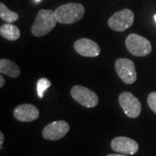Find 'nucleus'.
<instances>
[{
    "mask_svg": "<svg viewBox=\"0 0 156 156\" xmlns=\"http://www.w3.org/2000/svg\"><path fill=\"white\" fill-rule=\"evenodd\" d=\"M106 156H128L126 154H108Z\"/></svg>",
    "mask_w": 156,
    "mask_h": 156,
    "instance_id": "nucleus-19",
    "label": "nucleus"
},
{
    "mask_svg": "<svg viewBox=\"0 0 156 156\" xmlns=\"http://www.w3.org/2000/svg\"><path fill=\"white\" fill-rule=\"evenodd\" d=\"M38 108L32 104H21L15 108L13 111V116L18 122H30L38 119Z\"/></svg>",
    "mask_w": 156,
    "mask_h": 156,
    "instance_id": "nucleus-11",
    "label": "nucleus"
},
{
    "mask_svg": "<svg viewBox=\"0 0 156 156\" xmlns=\"http://www.w3.org/2000/svg\"><path fill=\"white\" fill-rule=\"evenodd\" d=\"M154 20H155V22H156V15H154Z\"/></svg>",
    "mask_w": 156,
    "mask_h": 156,
    "instance_id": "nucleus-20",
    "label": "nucleus"
},
{
    "mask_svg": "<svg viewBox=\"0 0 156 156\" xmlns=\"http://www.w3.org/2000/svg\"><path fill=\"white\" fill-rule=\"evenodd\" d=\"M147 103L154 113L156 114V92H152L147 96Z\"/></svg>",
    "mask_w": 156,
    "mask_h": 156,
    "instance_id": "nucleus-16",
    "label": "nucleus"
},
{
    "mask_svg": "<svg viewBox=\"0 0 156 156\" xmlns=\"http://www.w3.org/2000/svg\"><path fill=\"white\" fill-rule=\"evenodd\" d=\"M0 34L4 38L10 41H17L20 37V30L17 26L7 23L5 24L1 25Z\"/></svg>",
    "mask_w": 156,
    "mask_h": 156,
    "instance_id": "nucleus-13",
    "label": "nucleus"
},
{
    "mask_svg": "<svg viewBox=\"0 0 156 156\" xmlns=\"http://www.w3.org/2000/svg\"><path fill=\"white\" fill-rule=\"evenodd\" d=\"M51 86V82L47 78H40L37 83V95L40 99L44 98L45 91Z\"/></svg>",
    "mask_w": 156,
    "mask_h": 156,
    "instance_id": "nucleus-15",
    "label": "nucleus"
},
{
    "mask_svg": "<svg viewBox=\"0 0 156 156\" xmlns=\"http://www.w3.org/2000/svg\"><path fill=\"white\" fill-rule=\"evenodd\" d=\"M5 83V80L4 76H3V75L1 74V76H0V88L4 87Z\"/></svg>",
    "mask_w": 156,
    "mask_h": 156,
    "instance_id": "nucleus-18",
    "label": "nucleus"
},
{
    "mask_svg": "<svg viewBox=\"0 0 156 156\" xmlns=\"http://www.w3.org/2000/svg\"><path fill=\"white\" fill-rule=\"evenodd\" d=\"M110 146L115 152L126 155L135 154L139 150V144L134 140L125 136L115 137L112 140Z\"/></svg>",
    "mask_w": 156,
    "mask_h": 156,
    "instance_id": "nucleus-9",
    "label": "nucleus"
},
{
    "mask_svg": "<svg viewBox=\"0 0 156 156\" xmlns=\"http://www.w3.org/2000/svg\"><path fill=\"white\" fill-rule=\"evenodd\" d=\"M84 13V6L77 3L65 4L55 10L57 22L62 24H71L78 22L83 17Z\"/></svg>",
    "mask_w": 156,
    "mask_h": 156,
    "instance_id": "nucleus-2",
    "label": "nucleus"
},
{
    "mask_svg": "<svg viewBox=\"0 0 156 156\" xmlns=\"http://www.w3.org/2000/svg\"><path fill=\"white\" fill-rule=\"evenodd\" d=\"M4 134L2 132H0V149H3V143H4Z\"/></svg>",
    "mask_w": 156,
    "mask_h": 156,
    "instance_id": "nucleus-17",
    "label": "nucleus"
},
{
    "mask_svg": "<svg viewBox=\"0 0 156 156\" xmlns=\"http://www.w3.org/2000/svg\"><path fill=\"white\" fill-rule=\"evenodd\" d=\"M134 13L129 9H123L113 14L108 21L109 28L115 31L122 32L133 25Z\"/></svg>",
    "mask_w": 156,
    "mask_h": 156,
    "instance_id": "nucleus-4",
    "label": "nucleus"
},
{
    "mask_svg": "<svg viewBox=\"0 0 156 156\" xmlns=\"http://www.w3.org/2000/svg\"><path fill=\"white\" fill-rule=\"evenodd\" d=\"M36 1H37V2H39V1H41V0H36Z\"/></svg>",
    "mask_w": 156,
    "mask_h": 156,
    "instance_id": "nucleus-21",
    "label": "nucleus"
},
{
    "mask_svg": "<svg viewBox=\"0 0 156 156\" xmlns=\"http://www.w3.org/2000/svg\"><path fill=\"white\" fill-rule=\"evenodd\" d=\"M115 67L120 79L126 84H133L137 80V73L134 62L128 58H118Z\"/></svg>",
    "mask_w": 156,
    "mask_h": 156,
    "instance_id": "nucleus-6",
    "label": "nucleus"
},
{
    "mask_svg": "<svg viewBox=\"0 0 156 156\" xmlns=\"http://www.w3.org/2000/svg\"><path fill=\"white\" fill-rule=\"evenodd\" d=\"M0 17L5 21V22L11 23H14L17 21L18 19V14L14 12V11L9 10L5 5H4L3 3L0 4Z\"/></svg>",
    "mask_w": 156,
    "mask_h": 156,
    "instance_id": "nucleus-14",
    "label": "nucleus"
},
{
    "mask_svg": "<svg viewBox=\"0 0 156 156\" xmlns=\"http://www.w3.org/2000/svg\"><path fill=\"white\" fill-rule=\"evenodd\" d=\"M0 73L12 78H16L20 75V69L14 62L8 59L0 60Z\"/></svg>",
    "mask_w": 156,
    "mask_h": 156,
    "instance_id": "nucleus-12",
    "label": "nucleus"
},
{
    "mask_svg": "<svg viewBox=\"0 0 156 156\" xmlns=\"http://www.w3.org/2000/svg\"><path fill=\"white\" fill-rule=\"evenodd\" d=\"M119 104L122 107L125 115L129 118H137L141 112V104L138 98H136L130 92H122L119 95Z\"/></svg>",
    "mask_w": 156,
    "mask_h": 156,
    "instance_id": "nucleus-7",
    "label": "nucleus"
},
{
    "mask_svg": "<svg viewBox=\"0 0 156 156\" xmlns=\"http://www.w3.org/2000/svg\"><path fill=\"white\" fill-rule=\"evenodd\" d=\"M70 95L76 102L85 108H95L99 102V98L95 92L83 86L76 85L72 87Z\"/></svg>",
    "mask_w": 156,
    "mask_h": 156,
    "instance_id": "nucleus-5",
    "label": "nucleus"
},
{
    "mask_svg": "<svg viewBox=\"0 0 156 156\" xmlns=\"http://www.w3.org/2000/svg\"><path fill=\"white\" fill-rule=\"evenodd\" d=\"M55 11L40 10L31 26V33L35 37H43L49 34L57 23Z\"/></svg>",
    "mask_w": 156,
    "mask_h": 156,
    "instance_id": "nucleus-1",
    "label": "nucleus"
},
{
    "mask_svg": "<svg viewBox=\"0 0 156 156\" xmlns=\"http://www.w3.org/2000/svg\"><path fill=\"white\" fill-rule=\"evenodd\" d=\"M128 52L135 56H146L152 52L151 43L142 36L132 33L128 35L125 41Z\"/></svg>",
    "mask_w": 156,
    "mask_h": 156,
    "instance_id": "nucleus-3",
    "label": "nucleus"
},
{
    "mask_svg": "<svg viewBox=\"0 0 156 156\" xmlns=\"http://www.w3.org/2000/svg\"><path fill=\"white\" fill-rule=\"evenodd\" d=\"M69 131V125L65 121H56L48 124L43 129V137L48 140H58Z\"/></svg>",
    "mask_w": 156,
    "mask_h": 156,
    "instance_id": "nucleus-8",
    "label": "nucleus"
},
{
    "mask_svg": "<svg viewBox=\"0 0 156 156\" xmlns=\"http://www.w3.org/2000/svg\"><path fill=\"white\" fill-rule=\"evenodd\" d=\"M74 49L79 55L85 57H95L101 53L100 46L89 38H80L74 44Z\"/></svg>",
    "mask_w": 156,
    "mask_h": 156,
    "instance_id": "nucleus-10",
    "label": "nucleus"
}]
</instances>
